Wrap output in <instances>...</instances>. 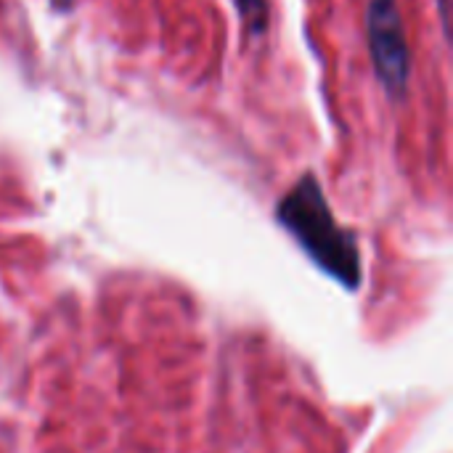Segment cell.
Segmentation results:
<instances>
[{"label": "cell", "instance_id": "obj_1", "mask_svg": "<svg viewBox=\"0 0 453 453\" xmlns=\"http://www.w3.org/2000/svg\"><path fill=\"white\" fill-rule=\"evenodd\" d=\"M276 220L321 271H326L342 287L358 289L364 268L356 234L337 223L316 175L305 173L281 196L276 204Z\"/></svg>", "mask_w": 453, "mask_h": 453}, {"label": "cell", "instance_id": "obj_2", "mask_svg": "<svg viewBox=\"0 0 453 453\" xmlns=\"http://www.w3.org/2000/svg\"><path fill=\"white\" fill-rule=\"evenodd\" d=\"M366 35L374 72L388 96L403 98L411 80V50L406 42L401 11L395 0H369Z\"/></svg>", "mask_w": 453, "mask_h": 453}, {"label": "cell", "instance_id": "obj_3", "mask_svg": "<svg viewBox=\"0 0 453 453\" xmlns=\"http://www.w3.org/2000/svg\"><path fill=\"white\" fill-rule=\"evenodd\" d=\"M250 32L265 29V0H234Z\"/></svg>", "mask_w": 453, "mask_h": 453}, {"label": "cell", "instance_id": "obj_4", "mask_svg": "<svg viewBox=\"0 0 453 453\" xmlns=\"http://www.w3.org/2000/svg\"><path fill=\"white\" fill-rule=\"evenodd\" d=\"M72 3H74V0H50V5H53L56 11H69Z\"/></svg>", "mask_w": 453, "mask_h": 453}]
</instances>
